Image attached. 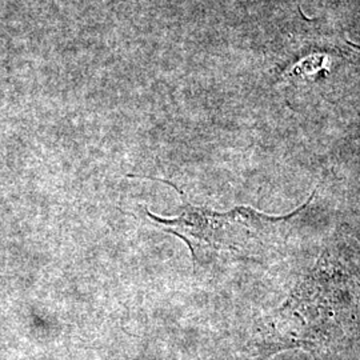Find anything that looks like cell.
Returning <instances> with one entry per match:
<instances>
[{
  "instance_id": "cell-1",
  "label": "cell",
  "mask_w": 360,
  "mask_h": 360,
  "mask_svg": "<svg viewBox=\"0 0 360 360\" xmlns=\"http://www.w3.org/2000/svg\"><path fill=\"white\" fill-rule=\"evenodd\" d=\"M360 345V272L326 251L287 300L257 324L254 346L263 358L285 349L338 354Z\"/></svg>"
},
{
  "instance_id": "cell-2",
  "label": "cell",
  "mask_w": 360,
  "mask_h": 360,
  "mask_svg": "<svg viewBox=\"0 0 360 360\" xmlns=\"http://www.w3.org/2000/svg\"><path fill=\"white\" fill-rule=\"evenodd\" d=\"M172 186L183 199V207L176 218L165 219L146 210L159 229L174 233L188 245L193 264L205 250L230 251L245 254L252 245H263L274 240L278 230L307 208L315 193L296 211L284 217H269L250 207H236L229 212H215L187 202L184 193L168 180L156 179Z\"/></svg>"
},
{
  "instance_id": "cell-3",
  "label": "cell",
  "mask_w": 360,
  "mask_h": 360,
  "mask_svg": "<svg viewBox=\"0 0 360 360\" xmlns=\"http://www.w3.org/2000/svg\"><path fill=\"white\" fill-rule=\"evenodd\" d=\"M330 43L334 46L336 50L340 51V53L347 59L348 62H351L352 65H360V47L349 43L347 39L345 38L343 34L334 37Z\"/></svg>"
}]
</instances>
